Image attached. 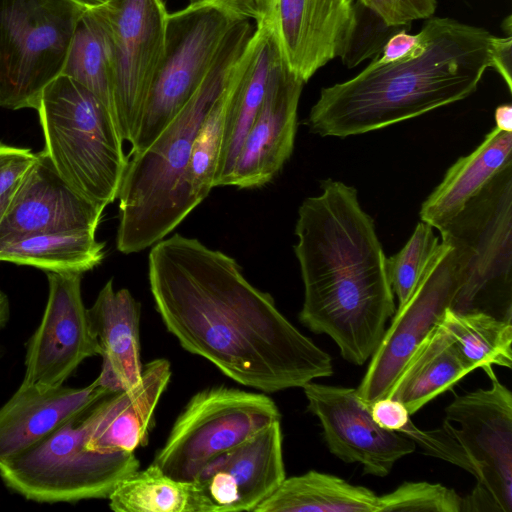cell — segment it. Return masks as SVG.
I'll use <instances>...</instances> for the list:
<instances>
[{
  "label": "cell",
  "instance_id": "obj_18",
  "mask_svg": "<svg viewBox=\"0 0 512 512\" xmlns=\"http://www.w3.org/2000/svg\"><path fill=\"white\" fill-rule=\"evenodd\" d=\"M303 85L279 57L271 70L260 110L225 186L258 188L280 172L293 152Z\"/></svg>",
  "mask_w": 512,
  "mask_h": 512
},
{
  "label": "cell",
  "instance_id": "obj_12",
  "mask_svg": "<svg viewBox=\"0 0 512 512\" xmlns=\"http://www.w3.org/2000/svg\"><path fill=\"white\" fill-rule=\"evenodd\" d=\"M91 8L108 49L117 126L130 143L164 52L169 12L164 0H111Z\"/></svg>",
  "mask_w": 512,
  "mask_h": 512
},
{
  "label": "cell",
  "instance_id": "obj_43",
  "mask_svg": "<svg viewBox=\"0 0 512 512\" xmlns=\"http://www.w3.org/2000/svg\"><path fill=\"white\" fill-rule=\"evenodd\" d=\"M14 192V191H13ZM12 192V193H13ZM12 193L8 194V195H5L3 197L0 198V221L8 207V204L10 202V199H11V196H12Z\"/></svg>",
  "mask_w": 512,
  "mask_h": 512
},
{
  "label": "cell",
  "instance_id": "obj_6",
  "mask_svg": "<svg viewBox=\"0 0 512 512\" xmlns=\"http://www.w3.org/2000/svg\"><path fill=\"white\" fill-rule=\"evenodd\" d=\"M106 397V396H105ZM103 398L67 420L26 450L0 462V477L12 491L41 503L109 497L139 469L134 452L101 453L87 442L99 420Z\"/></svg>",
  "mask_w": 512,
  "mask_h": 512
},
{
  "label": "cell",
  "instance_id": "obj_4",
  "mask_svg": "<svg viewBox=\"0 0 512 512\" xmlns=\"http://www.w3.org/2000/svg\"><path fill=\"white\" fill-rule=\"evenodd\" d=\"M254 29L250 21L231 26L194 94L145 151L130 156L117 196L120 252L153 246L189 215L183 181L194 140Z\"/></svg>",
  "mask_w": 512,
  "mask_h": 512
},
{
  "label": "cell",
  "instance_id": "obj_28",
  "mask_svg": "<svg viewBox=\"0 0 512 512\" xmlns=\"http://www.w3.org/2000/svg\"><path fill=\"white\" fill-rule=\"evenodd\" d=\"M245 48L231 69L223 90L207 113L194 140L183 181V201L189 214L214 188V176L223 141L226 114L243 70Z\"/></svg>",
  "mask_w": 512,
  "mask_h": 512
},
{
  "label": "cell",
  "instance_id": "obj_2",
  "mask_svg": "<svg viewBox=\"0 0 512 512\" xmlns=\"http://www.w3.org/2000/svg\"><path fill=\"white\" fill-rule=\"evenodd\" d=\"M298 209L294 252L304 285L300 322L328 335L341 356L363 365L395 312L386 259L357 190L326 179Z\"/></svg>",
  "mask_w": 512,
  "mask_h": 512
},
{
  "label": "cell",
  "instance_id": "obj_27",
  "mask_svg": "<svg viewBox=\"0 0 512 512\" xmlns=\"http://www.w3.org/2000/svg\"><path fill=\"white\" fill-rule=\"evenodd\" d=\"M380 497L328 473L310 470L285 478L253 512H379Z\"/></svg>",
  "mask_w": 512,
  "mask_h": 512
},
{
  "label": "cell",
  "instance_id": "obj_41",
  "mask_svg": "<svg viewBox=\"0 0 512 512\" xmlns=\"http://www.w3.org/2000/svg\"><path fill=\"white\" fill-rule=\"evenodd\" d=\"M494 119L496 128L505 132H512V105L505 103L497 106Z\"/></svg>",
  "mask_w": 512,
  "mask_h": 512
},
{
  "label": "cell",
  "instance_id": "obj_11",
  "mask_svg": "<svg viewBox=\"0 0 512 512\" xmlns=\"http://www.w3.org/2000/svg\"><path fill=\"white\" fill-rule=\"evenodd\" d=\"M234 23L209 7L187 5L169 13L164 52L128 157L145 151L194 94Z\"/></svg>",
  "mask_w": 512,
  "mask_h": 512
},
{
  "label": "cell",
  "instance_id": "obj_37",
  "mask_svg": "<svg viewBox=\"0 0 512 512\" xmlns=\"http://www.w3.org/2000/svg\"><path fill=\"white\" fill-rule=\"evenodd\" d=\"M190 6L217 10L232 22L264 19L266 0H189Z\"/></svg>",
  "mask_w": 512,
  "mask_h": 512
},
{
  "label": "cell",
  "instance_id": "obj_17",
  "mask_svg": "<svg viewBox=\"0 0 512 512\" xmlns=\"http://www.w3.org/2000/svg\"><path fill=\"white\" fill-rule=\"evenodd\" d=\"M263 21L286 67L305 83L344 54L356 21V1L266 0Z\"/></svg>",
  "mask_w": 512,
  "mask_h": 512
},
{
  "label": "cell",
  "instance_id": "obj_21",
  "mask_svg": "<svg viewBox=\"0 0 512 512\" xmlns=\"http://www.w3.org/2000/svg\"><path fill=\"white\" fill-rule=\"evenodd\" d=\"M102 367L95 381L110 393L136 385L142 375L140 303L128 289L115 290L110 279L88 308Z\"/></svg>",
  "mask_w": 512,
  "mask_h": 512
},
{
  "label": "cell",
  "instance_id": "obj_13",
  "mask_svg": "<svg viewBox=\"0 0 512 512\" xmlns=\"http://www.w3.org/2000/svg\"><path fill=\"white\" fill-rule=\"evenodd\" d=\"M460 252L442 241L409 297L395 309L357 391L371 404L386 397L410 355L451 308L463 282Z\"/></svg>",
  "mask_w": 512,
  "mask_h": 512
},
{
  "label": "cell",
  "instance_id": "obj_30",
  "mask_svg": "<svg viewBox=\"0 0 512 512\" xmlns=\"http://www.w3.org/2000/svg\"><path fill=\"white\" fill-rule=\"evenodd\" d=\"M91 7L77 25L62 74L93 93L117 124L108 49Z\"/></svg>",
  "mask_w": 512,
  "mask_h": 512
},
{
  "label": "cell",
  "instance_id": "obj_24",
  "mask_svg": "<svg viewBox=\"0 0 512 512\" xmlns=\"http://www.w3.org/2000/svg\"><path fill=\"white\" fill-rule=\"evenodd\" d=\"M512 162V132L494 127L469 155L459 158L422 203L420 219L440 230L500 170Z\"/></svg>",
  "mask_w": 512,
  "mask_h": 512
},
{
  "label": "cell",
  "instance_id": "obj_38",
  "mask_svg": "<svg viewBox=\"0 0 512 512\" xmlns=\"http://www.w3.org/2000/svg\"><path fill=\"white\" fill-rule=\"evenodd\" d=\"M421 43L420 34H410L404 29L395 31L385 42L381 54L376 56L373 63L386 65L406 60L414 55Z\"/></svg>",
  "mask_w": 512,
  "mask_h": 512
},
{
  "label": "cell",
  "instance_id": "obj_22",
  "mask_svg": "<svg viewBox=\"0 0 512 512\" xmlns=\"http://www.w3.org/2000/svg\"><path fill=\"white\" fill-rule=\"evenodd\" d=\"M171 373L167 359H154L143 366L136 385L104 397L101 415L87 442L88 449L101 453L134 452L143 445Z\"/></svg>",
  "mask_w": 512,
  "mask_h": 512
},
{
  "label": "cell",
  "instance_id": "obj_35",
  "mask_svg": "<svg viewBox=\"0 0 512 512\" xmlns=\"http://www.w3.org/2000/svg\"><path fill=\"white\" fill-rule=\"evenodd\" d=\"M375 12L389 26H407L432 17L436 0H357Z\"/></svg>",
  "mask_w": 512,
  "mask_h": 512
},
{
  "label": "cell",
  "instance_id": "obj_15",
  "mask_svg": "<svg viewBox=\"0 0 512 512\" xmlns=\"http://www.w3.org/2000/svg\"><path fill=\"white\" fill-rule=\"evenodd\" d=\"M81 275L47 272L48 299L28 343L22 382L61 386L85 359L100 354L82 299Z\"/></svg>",
  "mask_w": 512,
  "mask_h": 512
},
{
  "label": "cell",
  "instance_id": "obj_34",
  "mask_svg": "<svg viewBox=\"0 0 512 512\" xmlns=\"http://www.w3.org/2000/svg\"><path fill=\"white\" fill-rule=\"evenodd\" d=\"M401 26L387 25L375 12L356 1V21L344 54L347 67H354L380 51L386 40Z\"/></svg>",
  "mask_w": 512,
  "mask_h": 512
},
{
  "label": "cell",
  "instance_id": "obj_3",
  "mask_svg": "<svg viewBox=\"0 0 512 512\" xmlns=\"http://www.w3.org/2000/svg\"><path fill=\"white\" fill-rule=\"evenodd\" d=\"M406 60L368 64L325 87L306 120L322 137H347L418 117L473 94L490 67L491 33L448 17H430Z\"/></svg>",
  "mask_w": 512,
  "mask_h": 512
},
{
  "label": "cell",
  "instance_id": "obj_19",
  "mask_svg": "<svg viewBox=\"0 0 512 512\" xmlns=\"http://www.w3.org/2000/svg\"><path fill=\"white\" fill-rule=\"evenodd\" d=\"M103 211L70 187L42 151L12 193L0 221V239L42 231H96Z\"/></svg>",
  "mask_w": 512,
  "mask_h": 512
},
{
  "label": "cell",
  "instance_id": "obj_25",
  "mask_svg": "<svg viewBox=\"0 0 512 512\" xmlns=\"http://www.w3.org/2000/svg\"><path fill=\"white\" fill-rule=\"evenodd\" d=\"M472 371L440 321L410 355L386 397L413 415Z\"/></svg>",
  "mask_w": 512,
  "mask_h": 512
},
{
  "label": "cell",
  "instance_id": "obj_1",
  "mask_svg": "<svg viewBox=\"0 0 512 512\" xmlns=\"http://www.w3.org/2000/svg\"><path fill=\"white\" fill-rule=\"evenodd\" d=\"M148 279L166 329L235 382L274 393L333 374L331 356L302 334L237 261L195 238L154 244Z\"/></svg>",
  "mask_w": 512,
  "mask_h": 512
},
{
  "label": "cell",
  "instance_id": "obj_8",
  "mask_svg": "<svg viewBox=\"0 0 512 512\" xmlns=\"http://www.w3.org/2000/svg\"><path fill=\"white\" fill-rule=\"evenodd\" d=\"M82 0H0V106L36 109L62 74Z\"/></svg>",
  "mask_w": 512,
  "mask_h": 512
},
{
  "label": "cell",
  "instance_id": "obj_31",
  "mask_svg": "<svg viewBox=\"0 0 512 512\" xmlns=\"http://www.w3.org/2000/svg\"><path fill=\"white\" fill-rule=\"evenodd\" d=\"M108 499L115 512H189V482L169 477L152 463L120 481Z\"/></svg>",
  "mask_w": 512,
  "mask_h": 512
},
{
  "label": "cell",
  "instance_id": "obj_42",
  "mask_svg": "<svg viewBox=\"0 0 512 512\" xmlns=\"http://www.w3.org/2000/svg\"><path fill=\"white\" fill-rule=\"evenodd\" d=\"M9 317V300L6 294L0 291V328L4 326Z\"/></svg>",
  "mask_w": 512,
  "mask_h": 512
},
{
  "label": "cell",
  "instance_id": "obj_10",
  "mask_svg": "<svg viewBox=\"0 0 512 512\" xmlns=\"http://www.w3.org/2000/svg\"><path fill=\"white\" fill-rule=\"evenodd\" d=\"M489 388L458 395L445 408L442 426L458 444L475 488L462 511H512V393L492 366L482 368Z\"/></svg>",
  "mask_w": 512,
  "mask_h": 512
},
{
  "label": "cell",
  "instance_id": "obj_29",
  "mask_svg": "<svg viewBox=\"0 0 512 512\" xmlns=\"http://www.w3.org/2000/svg\"><path fill=\"white\" fill-rule=\"evenodd\" d=\"M440 321L473 370L492 365L511 369V321L485 312H458L451 308L445 310Z\"/></svg>",
  "mask_w": 512,
  "mask_h": 512
},
{
  "label": "cell",
  "instance_id": "obj_7",
  "mask_svg": "<svg viewBox=\"0 0 512 512\" xmlns=\"http://www.w3.org/2000/svg\"><path fill=\"white\" fill-rule=\"evenodd\" d=\"M438 231L464 261L451 309L512 322V162Z\"/></svg>",
  "mask_w": 512,
  "mask_h": 512
},
{
  "label": "cell",
  "instance_id": "obj_40",
  "mask_svg": "<svg viewBox=\"0 0 512 512\" xmlns=\"http://www.w3.org/2000/svg\"><path fill=\"white\" fill-rule=\"evenodd\" d=\"M490 67L502 77L508 90L512 91V38L495 37L490 41Z\"/></svg>",
  "mask_w": 512,
  "mask_h": 512
},
{
  "label": "cell",
  "instance_id": "obj_39",
  "mask_svg": "<svg viewBox=\"0 0 512 512\" xmlns=\"http://www.w3.org/2000/svg\"><path fill=\"white\" fill-rule=\"evenodd\" d=\"M374 421L382 428L399 432L411 420L403 403L390 397L380 398L370 404Z\"/></svg>",
  "mask_w": 512,
  "mask_h": 512
},
{
  "label": "cell",
  "instance_id": "obj_33",
  "mask_svg": "<svg viewBox=\"0 0 512 512\" xmlns=\"http://www.w3.org/2000/svg\"><path fill=\"white\" fill-rule=\"evenodd\" d=\"M379 497V512L462 511V498L455 490L439 483L407 481Z\"/></svg>",
  "mask_w": 512,
  "mask_h": 512
},
{
  "label": "cell",
  "instance_id": "obj_44",
  "mask_svg": "<svg viewBox=\"0 0 512 512\" xmlns=\"http://www.w3.org/2000/svg\"><path fill=\"white\" fill-rule=\"evenodd\" d=\"M90 6H100L108 3L111 0H82Z\"/></svg>",
  "mask_w": 512,
  "mask_h": 512
},
{
  "label": "cell",
  "instance_id": "obj_5",
  "mask_svg": "<svg viewBox=\"0 0 512 512\" xmlns=\"http://www.w3.org/2000/svg\"><path fill=\"white\" fill-rule=\"evenodd\" d=\"M35 110L45 139L43 152L63 180L99 207L114 202L129 157L102 102L61 74L44 89Z\"/></svg>",
  "mask_w": 512,
  "mask_h": 512
},
{
  "label": "cell",
  "instance_id": "obj_9",
  "mask_svg": "<svg viewBox=\"0 0 512 512\" xmlns=\"http://www.w3.org/2000/svg\"><path fill=\"white\" fill-rule=\"evenodd\" d=\"M280 418L265 393L226 386L204 389L181 411L153 463L169 477L191 482L211 460Z\"/></svg>",
  "mask_w": 512,
  "mask_h": 512
},
{
  "label": "cell",
  "instance_id": "obj_26",
  "mask_svg": "<svg viewBox=\"0 0 512 512\" xmlns=\"http://www.w3.org/2000/svg\"><path fill=\"white\" fill-rule=\"evenodd\" d=\"M96 231H42L0 239V261L29 265L46 272L82 274L99 265L105 255Z\"/></svg>",
  "mask_w": 512,
  "mask_h": 512
},
{
  "label": "cell",
  "instance_id": "obj_23",
  "mask_svg": "<svg viewBox=\"0 0 512 512\" xmlns=\"http://www.w3.org/2000/svg\"><path fill=\"white\" fill-rule=\"evenodd\" d=\"M279 57L271 30L262 20L256 24L246 45L243 70L229 103L214 187L225 186L244 139L260 110L271 70Z\"/></svg>",
  "mask_w": 512,
  "mask_h": 512
},
{
  "label": "cell",
  "instance_id": "obj_36",
  "mask_svg": "<svg viewBox=\"0 0 512 512\" xmlns=\"http://www.w3.org/2000/svg\"><path fill=\"white\" fill-rule=\"evenodd\" d=\"M36 160L30 149L0 143V198L16 189Z\"/></svg>",
  "mask_w": 512,
  "mask_h": 512
},
{
  "label": "cell",
  "instance_id": "obj_14",
  "mask_svg": "<svg viewBox=\"0 0 512 512\" xmlns=\"http://www.w3.org/2000/svg\"><path fill=\"white\" fill-rule=\"evenodd\" d=\"M280 421L211 460L189 482V512H253L286 478Z\"/></svg>",
  "mask_w": 512,
  "mask_h": 512
},
{
  "label": "cell",
  "instance_id": "obj_20",
  "mask_svg": "<svg viewBox=\"0 0 512 512\" xmlns=\"http://www.w3.org/2000/svg\"><path fill=\"white\" fill-rule=\"evenodd\" d=\"M109 394L95 380L82 388L22 382L0 407V462L26 450Z\"/></svg>",
  "mask_w": 512,
  "mask_h": 512
},
{
  "label": "cell",
  "instance_id": "obj_16",
  "mask_svg": "<svg viewBox=\"0 0 512 512\" xmlns=\"http://www.w3.org/2000/svg\"><path fill=\"white\" fill-rule=\"evenodd\" d=\"M302 389L329 451L343 462L358 463L364 473L385 477L398 460L415 451L412 439L374 421L357 388L312 381Z\"/></svg>",
  "mask_w": 512,
  "mask_h": 512
},
{
  "label": "cell",
  "instance_id": "obj_32",
  "mask_svg": "<svg viewBox=\"0 0 512 512\" xmlns=\"http://www.w3.org/2000/svg\"><path fill=\"white\" fill-rule=\"evenodd\" d=\"M433 227L420 221L404 247L386 259L392 291L402 304L412 293L439 246Z\"/></svg>",
  "mask_w": 512,
  "mask_h": 512
}]
</instances>
